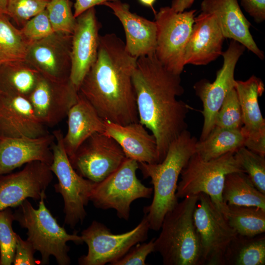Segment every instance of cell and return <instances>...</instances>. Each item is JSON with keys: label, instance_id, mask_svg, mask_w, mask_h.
I'll return each mask as SVG.
<instances>
[{"label": "cell", "instance_id": "277c9868", "mask_svg": "<svg viewBox=\"0 0 265 265\" xmlns=\"http://www.w3.org/2000/svg\"><path fill=\"white\" fill-rule=\"evenodd\" d=\"M199 194L186 197L165 215L154 252L164 265H203L200 242L193 220Z\"/></svg>", "mask_w": 265, "mask_h": 265}, {"label": "cell", "instance_id": "d6986e66", "mask_svg": "<svg viewBox=\"0 0 265 265\" xmlns=\"http://www.w3.org/2000/svg\"><path fill=\"white\" fill-rule=\"evenodd\" d=\"M48 133L27 98L0 93V135L34 138Z\"/></svg>", "mask_w": 265, "mask_h": 265}, {"label": "cell", "instance_id": "e575fe53", "mask_svg": "<svg viewBox=\"0 0 265 265\" xmlns=\"http://www.w3.org/2000/svg\"><path fill=\"white\" fill-rule=\"evenodd\" d=\"M242 125L240 103L237 91L234 88L226 95L217 113L215 126L229 129L240 130Z\"/></svg>", "mask_w": 265, "mask_h": 265}, {"label": "cell", "instance_id": "74e56055", "mask_svg": "<svg viewBox=\"0 0 265 265\" xmlns=\"http://www.w3.org/2000/svg\"><path fill=\"white\" fill-rule=\"evenodd\" d=\"M152 238L148 242H139L132 247L122 258L111 265H145L147 257L154 252V240Z\"/></svg>", "mask_w": 265, "mask_h": 265}, {"label": "cell", "instance_id": "ffe728a7", "mask_svg": "<svg viewBox=\"0 0 265 265\" xmlns=\"http://www.w3.org/2000/svg\"><path fill=\"white\" fill-rule=\"evenodd\" d=\"M54 139L53 133L34 138L0 135V176L33 161H40L50 166Z\"/></svg>", "mask_w": 265, "mask_h": 265}, {"label": "cell", "instance_id": "83f0119b", "mask_svg": "<svg viewBox=\"0 0 265 265\" xmlns=\"http://www.w3.org/2000/svg\"><path fill=\"white\" fill-rule=\"evenodd\" d=\"M265 233L249 237L237 234L229 245L223 265H264Z\"/></svg>", "mask_w": 265, "mask_h": 265}, {"label": "cell", "instance_id": "4316f807", "mask_svg": "<svg viewBox=\"0 0 265 265\" xmlns=\"http://www.w3.org/2000/svg\"><path fill=\"white\" fill-rule=\"evenodd\" d=\"M41 75L26 61L0 67V93L28 98Z\"/></svg>", "mask_w": 265, "mask_h": 265}, {"label": "cell", "instance_id": "7a4b0ae2", "mask_svg": "<svg viewBox=\"0 0 265 265\" xmlns=\"http://www.w3.org/2000/svg\"><path fill=\"white\" fill-rule=\"evenodd\" d=\"M137 59L115 34L100 36L96 59L79 92L104 120L122 125L138 122L132 81Z\"/></svg>", "mask_w": 265, "mask_h": 265}, {"label": "cell", "instance_id": "44dd1931", "mask_svg": "<svg viewBox=\"0 0 265 265\" xmlns=\"http://www.w3.org/2000/svg\"><path fill=\"white\" fill-rule=\"evenodd\" d=\"M225 38L215 16L201 12L194 18L184 55L185 65H206L222 54Z\"/></svg>", "mask_w": 265, "mask_h": 265}, {"label": "cell", "instance_id": "ab89813d", "mask_svg": "<svg viewBox=\"0 0 265 265\" xmlns=\"http://www.w3.org/2000/svg\"><path fill=\"white\" fill-rule=\"evenodd\" d=\"M241 5L257 23L265 20V0H240Z\"/></svg>", "mask_w": 265, "mask_h": 265}, {"label": "cell", "instance_id": "7402d4cb", "mask_svg": "<svg viewBox=\"0 0 265 265\" xmlns=\"http://www.w3.org/2000/svg\"><path fill=\"white\" fill-rule=\"evenodd\" d=\"M122 25L126 35V51L136 58L155 53L157 43V25L130 11V5L116 0L105 2Z\"/></svg>", "mask_w": 265, "mask_h": 265}, {"label": "cell", "instance_id": "7bdbcfd3", "mask_svg": "<svg viewBox=\"0 0 265 265\" xmlns=\"http://www.w3.org/2000/svg\"><path fill=\"white\" fill-rule=\"evenodd\" d=\"M8 0H0V13L6 14Z\"/></svg>", "mask_w": 265, "mask_h": 265}, {"label": "cell", "instance_id": "9a60e30c", "mask_svg": "<svg viewBox=\"0 0 265 265\" xmlns=\"http://www.w3.org/2000/svg\"><path fill=\"white\" fill-rule=\"evenodd\" d=\"M53 179L50 165L37 160L18 172L0 176V211L18 207L27 198L40 200Z\"/></svg>", "mask_w": 265, "mask_h": 265}, {"label": "cell", "instance_id": "ee69618b", "mask_svg": "<svg viewBox=\"0 0 265 265\" xmlns=\"http://www.w3.org/2000/svg\"><path fill=\"white\" fill-rule=\"evenodd\" d=\"M156 0H139V1L143 5L151 7L153 9L155 14L156 12L154 10L153 5Z\"/></svg>", "mask_w": 265, "mask_h": 265}, {"label": "cell", "instance_id": "d590c367", "mask_svg": "<svg viewBox=\"0 0 265 265\" xmlns=\"http://www.w3.org/2000/svg\"><path fill=\"white\" fill-rule=\"evenodd\" d=\"M49 0H8L6 15L22 27L46 9Z\"/></svg>", "mask_w": 265, "mask_h": 265}, {"label": "cell", "instance_id": "ba28073f", "mask_svg": "<svg viewBox=\"0 0 265 265\" xmlns=\"http://www.w3.org/2000/svg\"><path fill=\"white\" fill-rule=\"evenodd\" d=\"M138 162L127 158L113 173L100 182L95 183L89 200L102 210L114 209L117 216L128 220L131 205L139 198H149L153 188L144 185L137 178Z\"/></svg>", "mask_w": 265, "mask_h": 265}, {"label": "cell", "instance_id": "4dcf8cb0", "mask_svg": "<svg viewBox=\"0 0 265 265\" xmlns=\"http://www.w3.org/2000/svg\"><path fill=\"white\" fill-rule=\"evenodd\" d=\"M30 43L5 14L0 13V67L25 61Z\"/></svg>", "mask_w": 265, "mask_h": 265}, {"label": "cell", "instance_id": "e0dca14e", "mask_svg": "<svg viewBox=\"0 0 265 265\" xmlns=\"http://www.w3.org/2000/svg\"><path fill=\"white\" fill-rule=\"evenodd\" d=\"M78 92L70 81L56 82L41 75L27 99L39 120L46 127H53L67 117Z\"/></svg>", "mask_w": 265, "mask_h": 265}, {"label": "cell", "instance_id": "cb8c5ba5", "mask_svg": "<svg viewBox=\"0 0 265 265\" xmlns=\"http://www.w3.org/2000/svg\"><path fill=\"white\" fill-rule=\"evenodd\" d=\"M104 133L114 139L127 158L138 162L159 163L156 139L138 122L122 125L104 120Z\"/></svg>", "mask_w": 265, "mask_h": 265}, {"label": "cell", "instance_id": "8992f818", "mask_svg": "<svg viewBox=\"0 0 265 265\" xmlns=\"http://www.w3.org/2000/svg\"><path fill=\"white\" fill-rule=\"evenodd\" d=\"M235 172H244L235 159L234 152L210 160L203 159L195 152L181 173L176 196L184 198L203 193L210 197L220 211L224 203L222 193L225 176Z\"/></svg>", "mask_w": 265, "mask_h": 265}, {"label": "cell", "instance_id": "ac0fdd59", "mask_svg": "<svg viewBox=\"0 0 265 265\" xmlns=\"http://www.w3.org/2000/svg\"><path fill=\"white\" fill-rule=\"evenodd\" d=\"M235 88L239 101L243 125L240 130L244 146L265 156V120L258 102L265 90L262 80L252 76L245 81L236 80Z\"/></svg>", "mask_w": 265, "mask_h": 265}, {"label": "cell", "instance_id": "d6a6232c", "mask_svg": "<svg viewBox=\"0 0 265 265\" xmlns=\"http://www.w3.org/2000/svg\"><path fill=\"white\" fill-rule=\"evenodd\" d=\"M46 9L54 32L72 34L76 18L70 0H49Z\"/></svg>", "mask_w": 265, "mask_h": 265}, {"label": "cell", "instance_id": "4fadbf2b", "mask_svg": "<svg viewBox=\"0 0 265 265\" xmlns=\"http://www.w3.org/2000/svg\"><path fill=\"white\" fill-rule=\"evenodd\" d=\"M246 48L232 40L228 49L222 52L223 62L217 72L216 79L211 83L202 80L195 83L194 88L203 103L204 123L199 140H204L215 126L217 113L226 95L235 88L234 78L236 64Z\"/></svg>", "mask_w": 265, "mask_h": 265}, {"label": "cell", "instance_id": "5bb4252c", "mask_svg": "<svg viewBox=\"0 0 265 265\" xmlns=\"http://www.w3.org/2000/svg\"><path fill=\"white\" fill-rule=\"evenodd\" d=\"M72 36V34L54 32L31 43L26 61L51 81H70Z\"/></svg>", "mask_w": 265, "mask_h": 265}, {"label": "cell", "instance_id": "f35d334b", "mask_svg": "<svg viewBox=\"0 0 265 265\" xmlns=\"http://www.w3.org/2000/svg\"><path fill=\"white\" fill-rule=\"evenodd\" d=\"M35 251V249L29 241L22 239L19 235H17L14 265H36V260L34 257Z\"/></svg>", "mask_w": 265, "mask_h": 265}, {"label": "cell", "instance_id": "b9f144b4", "mask_svg": "<svg viewBox=\"0 0 265 265\" xmlns=\"http://www.w3.org/2000/svg\"><path fill=\"white\" fill-rule=\"evenodd\" d=\"M195 0H173L171 8L177 12H182L189 8Z\"/></svg>", "mask_w": 265, "mask_h": 265}, {"label": "cell", "instance_id": "3957f363", "mask_svg": "<svg viewBox=\"0 0 265 265\" xmlns=\"http://www.w3.org/2000/svg\"><path fill=\"white\" fill-rule=\"evenodd\" d=\"M197 141L186 130L171 142L160 162H138V169L144 178H151L153 186L152 202L143 209L150 229L159 231L165 214L178 203L176 193L178 179L190 158L196 152Z\"/></svg>", "mask_w": 265, "mask_h": 265}, {"label": "cell", "instance_id": "d4e9b609", "mask_svg": "<svg viewBox=\"0 0 265 265\" xmlns=\"http://www.w3.org/2000/svg\"><path fill=\"white\" fill-rule=\"evenodd\" d=\"M67 117V131L63 135V144L70 159L90 136L96 132L104 133L105 124L104 120L79 92Z\"/></svg>", "mask_w": 265, "mask_h": 265}, {"label": "cell", "instance_id": "52a82bcc", "mask_svg": "<svg viewBox=\"0 0 265 265\" xmlns=\"http://www.w3.org/2000/svg\"><path fill=\"white\" fill-rule=\"evenodd\" d=\"M54 140L52 145L53 160L50 166L56 176L58 183L55 190L64 201V223L74 228L82 223L86 216L85 206L95 183L80 175L73 167L63 144V134L60 130L53 132Z\"/></svg>", "mask_w": 265, "mask_h": 265}, {"label": "cell", "instance_id": "8fae6325", "mask_svg": "<svg viewBox=\"0 0 265 265\" xmlns=\"http://www.w3.org/2000/svg\"><path fill=\"white\" fill-rule=\"evenodd\" d=\"M203 265H223L226 252L236 231L207 194H199L193 213Z\"/></svg>", "mask_w": 265, "mask_h": 265}, {"label": "cell", "instance_id": "f1b7e54d", "mask_svg": "<svg viewBox=\"0 0 265 265\" xmlns=\"http://www.w3.org/2000/svg\"><path fill=\"white\" fill-rule=\"evenodd\" d=\"M244 146V138L240 130L215 126L203 140H198L196 153L203 159L210 160L229 153H235Z\"/></svg>", "mask_w": 265, "mask_h": 265}, {"label": "cell", "instance_id": "836d02e7", "mask_svg": "<svg viewBox=\"0 0 265 265\" xmlns=\"http://www.w3.org/2000/svg\"><path fill=\"white\" fill-rule=\"evenodd\" d=\"M10 208L0 211V265H10L13 263L17 236L12 229L14 220Z\"/></svg>", "mask_w": 265, "mask_h": 265}, {"label": "cell", "instance_id": "484cf974", "mask_svg": "<svg viewBox=\"0 0 265 265\" xmlns=\"http://www.w3.org/2000/svg\"><path fill=\"white\" fill-rule=\"evenodd\" d=\"M222 197L223 203L229 205L254 206L265 210V194L260 191L243 172L226 175Z\"/></svg>", "mask_w": 265, "mask_h": 265}, {"label": "cell", "instance_id": "1f68e13d", "mask_svg": "<svg viewBox=\"0 0 265 265\" xmlns=\"http://www.w3.org/2000/svg\"><path fill=\"white\" fill-rule=\"evenodd\" d=\"M234 157L254 186L265 194V157L243 146L234 153Z\"/></svg>", "mask_w": 265, "mask_h": 265}, {"label": "cell", "instance_id": "6da1fadb", "mask_svg": "<svg viewBox=\"0 0 265 265\" xmlns=\"http://www.w3.org/2000/svg\"><path fill=\"white\" fill-rule=\"evenodd\" d=\"M138 121L154 136L159 163L184 131L189 107L177 99L184 89L181 75L167 70L155 53L137 58L132 76Z\"/></svg>", "mask_w": 265, "mask_h": 265}, {"label": "cell", "instance_id": "8d00e7d4", "mask_svg": "<svg viewBox=\"0 0 265 265\" xmlns=\"http://www.w3.org/2000/svg\"><path fill=\"white\" fill-rule=\"evenodd\" d=\"M20 30L24 37L30 43L43 39L54 32L46 9L29 20Z\"/></svg>", "mask_w": 265, "mask_h": 265}, {"label": "cell", "instance_id": "30bf717a", "mask_svg": "<svg viewBox=\"0 0 265 265\" xmlns=\"http://www.w3.org/2000/svg\"><path fill=\"white\" fill-rule=\"evenodd\" d=\"M150 229L145 214L135 228L120 234L112 233L105 224L94 220L81 232V237L88 246V252L79 259V264L111 265L124 256L136 244L145 241Z\"/></svg>", "mask_w": 265, "mask_h": 265}, {"label": "cell", "instance_id": "9c48e42d", "mask_svg": "<svg viewBox=\"0 0 265 265\" xmlns=\"http://www.w3.org/2000/svg\"><path fill=\"white\" fill-rule=\"evenodd\" d=\"M196 10L175 11L170 6L161 7L155 14L157 43L155 54L169 71L181 74L185 66V51L194 22Z\"/></svg>", "mask_w": 265, "mask_h": 265}, {"label": "cell", "instance_id": "60d3db41", "mask_svg": "<svg viewBox=\"0 0 265 265\" xmlns=\"http://www.w3.org/2000/svg\"><path fill=\"white\" fill-rule=\"evenodd\" d=\"M116 0H76L74 4V15L76 18L87 10L94 7L96 5H103L107 1Z\"/></svg>", "mask_w": 265, "mask_h": 265}, {"label": "cell", "instance_id": "7c38bea8", "mask_svg": "<svg viewBox=\"0 0 265 265\" xmlns=\"http://www.w3.org/2000/svg\"><path fill=\"white\" fill-rule=\"evenodd\" d=\"M126 159L114 139L96 132L80 145L69 160L80 175L97 183L115 171Z\"/></svg>", "mask_w": 265, "mask_h": 265}, {"label": "cell", "instance_id": "f546056e", "mask_svg": "<svg viewBox=\"0 0 265 265\" xmlns=\"http://www.w3.org/2000/svg\"><path fill=\"white\" fill-rule=\"evenodd\" d=\"M220 211L238 235L252 237L265 232V210L224 203Z\"/></svg>", "mask_w": 265, "mask_h": 265}, {"label": "cell", "instance_id": "603a6c76", "mask_svg": "<svg viewBox=\"0 0 265 265\" xmlns=\"http://www.w3.org/2000/svg\"><path fill=\"white\" fill-rule=\"evenodd\" d=\"M200 9L202 12L215 16L225 38L239 43L260 59H264V53L253 39L249 30L251 24L238 0H203Z\"/></svg>", "mask_w": 265, "mask_h": 265}, {"label": "cell", "instance_id": "5b68a950", "mask_svg": "<svg viewBox=\"0 0 265 265\" xmlns=\"http://www.w3.org/2000/svg\"><path fill=\"white\" fill-rule=\"evenodd\" d=\"M45 192L41 195L38 209H34L26 199L13 213L14 220L27 230V240L36 251L41 254V264H48L51 256H53L59 265H68L71 260L68 256V241L76 244H82L81 236L77 232L68 234L61 227L46 207L44 199Z\"/></svg>", "mask_w": 265, "mask_h": 265}, {"label": "cell", "instance_id": "2e32d148", "mask_svg": "<svg viewBox=\"0 0 265 265\" xmlns=\"http://www.w3.org/2000/svg\"><path fill=\"white\" fill-rule=\"evenodd\" d=\"M100 27L94 7L76 18L72 36L70 80L78 91L83 79L96 59Z\"/></svg>", "mask_w": 265, "mask_h": 265}]
</instances>
